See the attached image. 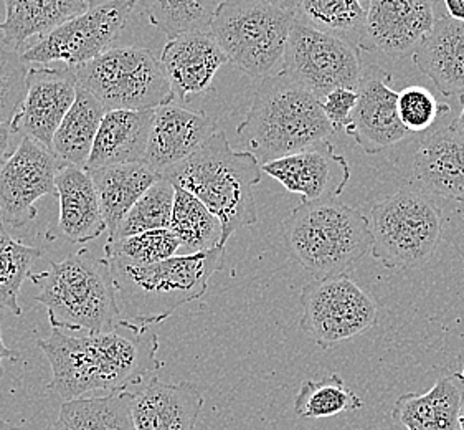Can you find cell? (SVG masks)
Instances as JSON below:
<instances>
[{
    "mask_svg": "<svg viewBox=\"0 0 464 430\" xmlns=\"http://www.w3.org/2000/svg\"><path fill=\"white\" fill-rule=\"evenodd\" d=\"M37 347L52 367L48 389L63 401L80 399L94 391L121 393L138 386L159 367V339L150 327L121 325L108 333L83 337L52 329Z\"/></svg>",
    "mask_w": 464,
    "mask_h": 430,
    "instance_id": "6da1fadb",
    "label": "cell"
},
{
    "mask_svg": "<svg viewBox=\"0 0 464 430\" xmlns=\"http://www.w3.org/2000/svg\"><path fill=\"white\" fill-rule=\"evenodd\" d=\"M260 161L250 151H235L227 134L215 132L187 160L160 178L198 199L222 224V245L243 227L258 222L255 188L261 182Z\"/></svg>",
    "mask_w": 464,
    "mask_h": 430,
    "instance_id": "7a4b0ae2",
    "label": "cell"
},
{
    "mask_svg": "<svg viewBox=\"0 0 464 430\" xmlns=\"http://www.w3.org/2000/svg\"><path fill=\"white\" fill-rule=\"evenodd\" d=\"M223 260L225 247H217L150 265L108 263L121 321L140 329L166 321L182 305L204 297Z\"/></svg>",
    "mask_w": 464,
    "mask_h": 430,
    "instance_id": "3957f363",
    "label": "cell"
},
{
    "mask_svg": "<svg viewBox=\"0 0 464 430\" xmlns=\"http://www.w3.org/2000/svg\"><path fill=\"white\" fill-rule=\"evenodd\" d=\"M334 132L316 96L279 72L261 80L237 134L265 164L329 140Z\"/></svg>",
    "mask_w": 464,
    "mask_h": 430,
    "instance_id": "277c9868",
    "label": "cell"
},
{
    "mask_svg": "<svg viewBox=\"0 0 464 430\" xmlns=\"http://www.w3.org/2000/svg\"><path fill=\"white\" fill-rule=\"evenodd\" d=\"M28 279L38 288L35 301L47 309L50 325L74 333H108L121 325L110 265L86 249L50 260L48 270Z\"/></svg>",
    "mask_w": 464,
    "mask_h": 430,
    "instance_id": "5b68a950",
    "label": "cell"
},
{
    "mask_svg": "<svg viewBox=\"0 0 464 430\" xmlns=\"http://www.w3.org/2000/svg\"><path fill=\"white\" fill-rule=\"evenodd\" d=\"M281 230L293 259L316 280L343 275L372 247L369 219L337 199L301 202Z\"/></svg>",
    "mask_w": 464,
    "mask_h": 430,
    "instance_id": "8992f818",
    "label": "cell"
},
{
    "mask_svg": "<svg viewBox=\"0 0 464 430\" xmlns=\"http://www.w3.org/2000/svg\"><path fill=\"white\" fill-rule=\"evenodd\" d=\"M293 22L291 10L266 0H223L208 32L230 64L263 80L283 70Z\"/></svg>",
    "mask_w": 464,
    "mask_h": 430,
    "instance_id": "52a82bcc",
    "label": "cell"
},
{
    "mask_svg": "<svg viewBox=\"0 0 464 430\" xmlns=\"http://www.w3.org/2000/svg\"><path fill=\"white\" fill-rule=\"evenodd\" d=\"M369 225L377 262L389 270H415L437 250L443 217L427 196L401 189L372 207Z\"/></svg>",
    "mask_w": 464,
    "mask_h": 430,
    "instance_id": "ba28073f",
    "label": "cell"
},
{
    "mask_svg": "<svg viewBox=\"0 0 464 430\" xmlns=\"http://www.w3.org/2000/svg\"><path fill=\"white\" fill-rule=\"evenodd\" d=\"M72 70L78 86L93 94L106 112H144L172 102L162 64L148 48L112 47Z\"/></svg>",
    "mask_w": 464,
    "mask_h": 430,
    "instance_id": "9c48e42d",
    "label": "cell"
},
{
    "mask_svg": "<svg viewBox=\"0 0 464 430\" xmlns=\"http://www.w3.org/2000/svg\"><path fill=\"white\" fill-rule=\"evenodd\" d=\"M138 0H88V9L66 20L37 44L24 50L25 64L83 65L108 52L120 40Z\"/></svg>",
    "mask_w": 464,
    "mask_h": 430,
    "instance_id": "30bf717a",
    "label": "cell"
},
{
    "mask_svg": "<svg viewBox=\"0 0 464 430\" xmlns=\"http://www.w3.org/2000/svg\"><path fill=\"white\" fill-rule=\"evenodd\" d=\"M301 307V329L323 349L361 337L379 321L377 301L345 273L307 283Z\"/></svg>",
    "mask_w": 464,
    "mask_h": 430,
    "instance_id": "8fae6325",
    "label": "cell"
},
{
    "mask_svg": "<svg viewBox=\"0 0 464 430\" xmlns=\"http://www.w3.org/2000/svg\"><path fill=\"white\" fill-rule=\"evenodd\" d=\"M361 60V50L349 38L295 20L281 72L321 102L335 88H359Z\"/></svg>",
    "mask_w": 464,
    "mask_h": 430,
    "instance_id": "7c38bea8",
    "label": "cell"
},
{
    "mask_svg": "<svg viewBox=\"0 0 464 430\" xmlns=\"http://www.w3.org/2000/svg\"><path fill=\"white\" fill-rule=\"evenodd\" d=\"M62 162L47 148L22 138L17 150L0 164V222L12 229L37 217V202L56 196L55 178Z\"/></svg>",
    "mask_w": 464,
    "mask_h": 430,
    "instance_id": "4fadbf2b",
    "label": "cell"
},
{
    "mask_svg": "<svg viewBox=\"0 0 464 430\" xmlns=\"http://www.w3.org/2000/svg\"><path fill=\"white\" fill-rule=\"evenodd\" d=\"M76 88V76L68 66L28 68L27 90L19 112L10 122L12 128L22 138H30L52 151V141L73 104Z\"/></svg>",
    "mask_w": 464,
    "mask_h": 430,
    "instance_id": "5bb4252c",
    "label": "cell"
},
{
    "mask_svg": "<svg viewBox=\"0 0 464 430\" xmlns=\"http://www.w3.org/2000/svg\"><path fill=\"white\" fill-rule=\"evenodd\" d=\"M261 171L291 194L303 197V202L337 199L351 179L349 162L329 140L265 162Z\"/></svg>",
    "mask_w": 464,
    "mask_h": 430,
    "instance_id": "9a60e30c",
    "label": "cell"
},
{
    "mask_svg": "<svg viewBox=\"0 0 464 430\" xmlns=\"http://www.w3.org/2000/svg\"><path fill=\"white\" fill-rule=\"evenodd\" d=\"M357 92L359 100L345 132L363 152L379 154L403 140L409 132L400 122L399 92L392 88V76L379 66H367Z\"/></svg>",
    "mask_w": 464,
    "mask_h": 430,
    "instance_id": "2e32d148",
    "label": "cell"
},
{
    "mask_svg": "<svg viewBox=\"0 0 464 430\" xmlns=\"http://www.w3.org/2000/svg\"><path fill=\"white\" fill-rule=\"evenodd\" d=\"M437 15L435 0H371L363 32L373 47L397 60L417 50Z\"/></svg>",
    "mask_w": 464,
    "mask_h": 430,
    "instance_id": "e0dca14e",
    "label": "cell"
},
{
    "mask_svg": "<svg viewBox=\"0 0 464 430\" xmlns=\"http://www.w3.org/2000/svg\"><path fill=\"white\" fill-rule=\"evenodd\" d=\"M159 60L168 76L172 103L177 104L207 92L218 70L228 64L208 30L169 38Z\"/></svg>",
    "mask_w": 464,
    "mask_h": 430,
    "instance_id": "ac0fdd59",
    "label": "cell"
},
{
    "mask_svg": "<svg viewBox=\"0 0 464 430\" xmlns=\"http://www.w3.org/2000/svg\"><path fill=\"white\" fill-rule=\"evenodd\" d=\"M217 132L214 120L177 103L154 110L144 164L159 176L192 156Z\"/></svg>",
    "mask_w": 464,
    "mask_h": 430,
    "instance_id": "d6986e66",
    "label": "cell"
},
{
    "mask_svg": "<svg viewBox=\"0 0 464 430\" xmlns=\"http://www.w3.org/2000/svg\"><path fill=\"white\" fill-rule=\"evenodd\" d=\"M411 176L435 196L464 200V134L455 122L430 132L420 142Z\"/></svg>",
    "mask_w": 464,
    "mask_h": 430,
    "instance_id": "ffe728a7",
    "label": "cell"
},
{
    "mask_svg": "<svg viewBox=\"0 0 464 430\" xmlns=\"http://www.w3.org/2000/svg\"><path fill=\"white\" fill-rule=\"evenodd\" d=\"M204 397L194 384H169L152 377L132 393L130 414L136 430H196Z\"/></svg>",
    "mask_w": 464,
    "mask_h": 430,
    "instance_id": "44dd1931",
    "label": "cell"
},
{
    "mask_svg": "<svg viewBox=\"0 0 464 430\" xmlns=\"http://www.w3.org/2000/svg\"><path fill=\"white\" fill-rule=\"evenodd\" d=\"M55 186L60 202V234L73 243H88L102 237L106 224L90 172L84 168L62 164L56 172Z\"/></svg>",
    "mask_w": 464,
    "mask_h": 430,
    "instance_id": "7402d4cb",
    "label": "cell"
},
{
    "mask_svg": "<svg viewBox=\"0 0 464 430\" xmlns=\"http://www.w3.org/2000/svg\"><path fill=\"white\" fill-rule=\"evenodd\" d=\"M154 110H111L102 116L86 171L144 162Z\"/></svg>",
    "mask_w": 464,
    "mask_h": 430,
    "instance_id": "603a6c76",
    "label": "cell"
},
{
    "mask_svg": "<svg viewBox=\"0 0 464 430\" xmlns=\"http://www.w3.org/2000/svg\"><path fill=\"white\" fill-rule=\"evenodd\" d=\"M413 62L445 96H463L464 24L438 14L435 27L413 52Z\"/></svg>",
    "mask_w": 464,
    "mask_h": 430,
    "instance_id": "cb8c5ba5",
    "label": "cell"
},
{
    "mask_svg": "<svg viewBox=\"0 0 464 430\" xmlns=\"http://www.w3.org/2000/svg\"><path fill=\"white\" fill-rule=\"evenodd\" d=\"M4 4L2 42L19 54L30 40L45 37L88 9V0H4Z\"/></svg>",
    "mask_w": 464,
    "mask_h": 430,
    "instance_id": "d4e9b609",
    "label": "cell"
},
{
    "mask_svg": "<svg viewBox=\"0 0 464 430\" xmlns=\"http://www.w3.org/2000/svg\"><path fill=\"white\" fill-rule=\"evenodd\" d=\"M463 391L455 377H441L425 394H401L392 417L407 430H459Z\"/></svg>",
    "mask_w": 464,
    "mask_h": 430,
    "instance_id": "484cf974",
    "label": "cell"
},
{
    "mask_svg": "<svg viewBox=\"0 0 464 430\" xmlns=\"http://www.w3.org/2000/svg\"><path fill=\"white\" fill-rule=\"evenodd\" d=\"M88 172L100 197L102 219L110 235L116 230L124 215L130 212V207L160 179L158 172L144 162L116 164Z\"/></svg>",
    "mask_w": 464,
    "mask_h": 430,
    "instance_id": "4316f807",
    "label": "cell"
},
{
    "mask_svg": "<svg viewBox=\"0 0 464 430\" xmlns=\"http://www.w3.org/2000/svg\"><path fill=\"white\" fill-rule=\"evenodd\" d=\"M104 114L106 108L93 94L78 86L73 104L52 141V152L56 160L62 164L84 168Z\"/></svg>",
    "mask_w": 464,
    "mask_h": 430,
    "instance_id": "83f0119b",
    "label": "cell"
},
{
    "mask_svg": "<svg viewBox=\"0 0 464 430\" xmlns=\"http://www.w3.org/2000/svg\"><path fill=\"white\" fill-rule=\"evenodd\" d=\"M130 401L132 393L128 391L65 401L53 430H136Z\"/></svg>",
    "mask_w": 464,
    "mask_h": 430,
    "instance_id": "f1b7e54d",
    "label": "cell"
},
{
    "mask_svg": "<svg viewBox=\"0 0 464 430\" xmlns=\"http://www.w3.org/2000/svg\"><path fill=\"white\" fill-rule=\"evenodd\" d=\"M169 230L179 239L186 255L223 247L220 220L184 189L176 188Z\"/></svg>",
    "mask_w": 464,
    "mask_h": 430,
    "instance_id": "f546056e",
    "label": "cell"
},
{
    "mask_svg": "<svg viewBox=\"0 0 464 430\" xmlns=\"http://www.w3.org/2000/svg\"><path fill=\"white\" fill-rule=\"evenodd\" d=\"M149 22L169 38L208 30L217 0H138Z\"/></svg>",
    "mask_w": 464,
    "mask_h": 430,
    "instance_id": "4dcf8cb0",
    "label": "cell"
},
{
    "mask_svg": "<svg viewBox=\"0 0 464 430\" xmlns=\"http://www.w3.org/2000/svg\"><path fill=\"white\" fill-rule=\"evenodd\" d=\"M361 407L362 399L345 386L339 375L325 377L323 381H303L295 399V412L301 419L334 417Z\"/></svg>",
    "mask_w": 464,
    "mask_h": 430,
    "instance_id": "1f68e13d",
    "label": "cell"
},
{
    "mask_svg": "<svg viewBox=\"0 0 464 430\" xmlns=\"http://www.w3.org/2000/svg\"><path fill=\"white\" fill-rule=\"evenodd\" d=\"M42 250L15 239L0 222V309L22 315L19 295Z\"/></svg>",
    "mask_w": 464,
    "mask_h": 430,
    "instance_id": "d6a6232c",
    "label": "cell"
},
{
    "mask_svg": "<svg viewBox=\"0 0 464 430\" xmlns=\"http://www.w3.org/2000/svg\"><path fill=\"white\" fill-rule=\"evenodd\" d=\"M293 17L307 27L347 38L363 30L365 9L361 0H296Z\"/></svg>",
    "mask_w": 464,
    "mask_h": 430,
    "instance_id": "836d02e7",
    "label": "cell"
},
{
    "mask_svg": "<svg viewBox=\"0 0 464 430\" xmlns=\"http://www.w3.org/2000/svg\"><path fill=\"white\" fill-rule=\"evenodd\" d=\"M176 188L166 181L159 179L142 194L140 200L130 207L116 230L110 235L108 242L126 239L130 235L142 234L148 230L169 229Z\"/></svg>",
    "mask_w": 464,
    "mask_h": 430,
    "instance_id": "e575fe53",
    "label": "cell"
},
{
    "mask_svg": "<svg viewBox=\"0 0 464 430\" xmlns=\"http://www.w3.org/2000/svg\"><path fill=\"white\" fill-rule=\"evenodd\" d=\"M179 250L176 235L169 229H158L106 242L104 260L110 265H150L174 257Z\"/></svg>",
    "mask_w": 464,
    "mask_h": 430,
    "instance_id": "d590c367",
    "label": "cell"
},
{
    "mask_svg": "<svg viewBox=\"0 0 464 430\" xmlns=\"http://www.w3.org/2000/svg\"><path fill=\"white\" fill-rule=\"evenodd\" d=\"M400 122L410 132H423L451 112L448 104L438 103L437 98L427 88L407 86L399 92L397 100Z\"/></svg>",
    "mask_w": 464,
    "mask_h": 430,
    "instance_id": "8d00e7d4",
    "label": "cell"
},
{
    "mask_svg": "<svg viewBox=\"0 0 464 430\" xmlns=\"http://www.w3.org/2000/svg\"><path fill=\"white\" fill-rule=\"evenodd\" d=\"M28 66L19 52L0 45V122H10L27 90Z\"/></svg>",
    "mask_w": 464,
    "mask_h": 430,
    "instance_id": "74e56055",
    "label": "cell"
},
{
    "mask_svg": "<svg viewBox=\"0 0 464 430\" xmlns=\"http://www.w3.org/2000/svg\"><path fill=\"white\" fill-rule=\"evenodd\" d=\"M359 92L355 88H335L321 100L325 118L334 132H345L351 124Z\"/></svg>",
    "mask_w": 464,
    "mask_h": 430,
    "instance_id": "f35d334b",
    "label": "cell"
},
{
    "mask_svg": "<svg viewBox=\"0 0 464 430\" xmlns=\"http://www.w3.org/2000/svg\"><path fill=\"white\" fill-rule=\"evenodd\" d=\"M20 141L22 136L12 128L10 122H0V164L17 150Z\"/></svg>",
    "mask_w": 464,
    "mask_h": 430,
    "instance_id": "ab89813d",
    "label": "cell"
},
{
    "mask_svg": "<svg viewBox=\"0 0 464 430\" xmlns=\"http://www.w3.org/2000/svg\"><path fill=\"white\" fill-rule=\"evenodd\" d=\"M445 5L446 15L450 19L464 24V0H441Z\"/></svg>",
    "mask_w": 464,
    "mask_h": 430,
    "instance_id": "60d3db41",
    "label": "cell"
},
{
    "mask_svg": "<svg viewBox=\"0 0 464 430\" xmlns=\"http://www.w3.org/2000/svg\"><path fill=\"white\" fill-rule=\"evenodd\" d=\"M2 319H4V315L0 311V379L4 376V361L5 359H19L20 357L19 351L5 347L4 339H2Z\"/></svg>",
    "mask_w": 464,
    "mask_h": 430,
    "instance_id": "b9f144b4",
    "label": "cell"
},
{
    "mask_svg": "<svg viewBox=\"0 0 464 430\" xmlns=\"http://www.w3.org/2000/svg\"><path fill=\"white\" fill-rule=\"evenodd\" d=\"M266 2L276 5L279 9L291 10V12H293V7L296 4V0H266Z\"/></svg>",
    "mask_w": 464,
    "mask_h": 430,
    "instance_id": "7bdbcfd3",
    "label": "cell"
},
{
    "mask_svg": "<svg viewBox=\"0 0 464 430\" xmlns=\"http://www.w3.org/2000/svg\"><path fill=\"white\" fill-rule=\"evenodd\" d=\"M455 126L464 134V94L463 104H461V112H459V114H458V118H456Z\"/></svg>",
    "mask_w": 464,
    "mask_h": 430,
    "instance_id": "ee69618b",
    "label": "cell"
},
{
    "mask_svg": "<svg viewBox=\"0 0 464 430\" xmlns=\"http://www.w3.org/2000/svg\"><path fill=\"white\" fill-rule=\"evenodd\" d=\"M0 430H24L17 427V425H14V424H10V422L4 421V419H0Z\"/></svg>",
    "mask_w": 464,
    "mask_h": 430,
    "instance_id": "f6af8a7d",
    "label": "cell"
},
{
    "mask_svg": "<svg viewBox=\"0 0 464 430\" xmlns=\"http://www.w3.org/2000/svg\"><path fill=\"white\" fill-rule=\"evenodd\" d=\"M458 425H459V430H464V404L463 407H461V412H459V419H458Z\"/></svg>",
    "mask_w": 464,
    "mask_h": 430,
    "instance_id": "bcb514c9",
    "label": "cell"
}]
</instances>
